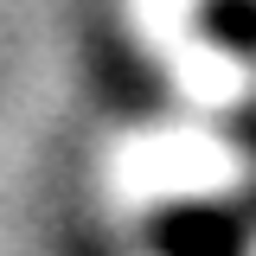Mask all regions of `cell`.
I'll list each match as a JSON object with an SVG mask.
<instances>
[{
  "label": "cell",
  "mask_w": 256,
  "mask_h": 256,
  "mask_svg": "<svg viewBox=\"0 0 256 256\" xmlns=\"http://www.w3.org/2000/svg\"><path fill=\"white\" fill-rule=\"evenodd\" d=\"M237 180H244V160L198 128L128 134L109 160V192L128 212H148V205H166V198H218Z\"/></svg>",
  "instance_id": "cell-1"
},
{
  "label": "cell",
  "mask_w": 256,
  "mask_h": 256,
  "mask_svg": "<svg viewBox=\"0 0 256 256\" xmlns=\"http://www.w3.org/2000/svg\"><path fill=\"white\" fill-rule=\"evenodd\" d=\"M192 6H198V0H128V26H134V38H141L160 64H166L173 90L186 96L192 109H230L237 96L250 90V70L230 64L212 38H198Z\"/></svg>",
  "instance_id": "cell-2"
}]
</instances>
